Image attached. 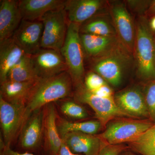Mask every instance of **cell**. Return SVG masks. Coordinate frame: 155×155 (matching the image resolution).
I'll list each match as a JSON object with an SVG mask.
<instances>
[{"label":"cell","mask_w":155,"mask_h":155,"mask_svg":"<svg viewBox=\"0 0 155 155\" xmlns=\"http://www.w3.org/2000/svg\"><path fill=\"white\" fill-rule=\"evenodd\" d=\"M73 85L67 71L52 77L39 79L31 90L25 104L22 126L35 111L70 96Z\"/></svg>","instance_id":"1"},{"label":"cell","mask_w":155,"mask_h":155,"mask_svg":"<svg viewBox=\"0 0 155 155\" xmlns=\"http://www.w3.org/2000/svg\"><path fill=\"white\" fill-rule=\"evenodd\" d=\"M132 54L119 41L103 54L91 59L92 70L107 83L119 86L133 62Z\"/></svg>","instance_id":"2"},{"label":"cell","mask_w":155,"mask_h":155,"mask_svg":"<svg viewBox=\"0 0 155 155\" xmlns=\"http://www.w3.org/2000/svg\"><path fill=\"white\" fill-rule=\"evenodd\" d=\"M133 54L139 77L155 80V39L144 17H140L136 25Z\"/></svg>","instance_id":"3"},{"label":"cell","mask_w":155,"mask_h":155,"mask_svg":"<svg viewBox=\"0 0 155 155\" xmlns=\"http://www.w3.org/2000/svg\"><path fill=\"white\" fill-rule=\"evenodd\" d=\"M80 25L69 22L64 44L61 52L67 67L73 85L82 84L84 76V53L81 41Z\"/></svg>","instance_id":"4"},{"label":"cell","mask_w":155,"mask_h":155,"mask_svg":"<svg viewBox=\"0 0 155 155\" xmlns=\"http://www.w3.org/2000/svg\"><path fill=\"white\" fill-rule=\"evenodd\" d=\"M154 124L147 120L117 118L108 122L104 131L97 135L108 144H122L137 138Z\"/></svg>","instance_id":"5"},{"label":"cell","mask_w":155,"mask_h":155,"mask_svg":"<svg viewBox=\"0 0 155 155\" xmlns=\"http://www.w3.org/2000/svg\"><path fill=\"white\" fill-rule=\"evenodd\" d=\"M64 8L49 11L41 19L43 25L42 48L61 51L66 39L69 24Z\"/></svg>","instance_id":"6"},{"label":"cell","mask_w":155,"mask_h":155,"mask_svg":"<svg viewBox=\"0 0 155 155\" xmlns=\"http://www.w3.org/2000/svg\"><path fill=\"white\" fill-rule=\"evenodd\" d=\"M74 99L75 101L88 105L94 111L96 117L102 127H106L111 120L120 117H129L115 102L114 97H100L87 89L84 84L75 86Z\"/></svg>","instance_id":"7"},{"label":"cell","mask_w":155,"mask_h":155,"mask_svg":"<svg viewBox=\"0 0 155 155\" xmlns=\"http://www.w3.org/2000/svg\"><path fill=\"white\" fill-rule=\"evenodd\" d=\"M25 110V105L11 104L0 97V123L6 147H11L20 134Z\"/></svg>","instance_id":"8"},{"label":"cell","mask_w":155,"mask_h":155,"mask_svg":"<svg viewBox=\"0 0 155 155\" xmlns=\"http://www.w3.org/2000/svg\"><path fill=\"white\" fill-rule=\"evenodd\" d=\"M110 14L119 41L133 54L136 25L125 3L115 1L110 5Z\"/></svg>","instance_id":"9"},{"label":"cell","mask_w":155,"mask_h":155,"mask_svg":"<svg viewBox=\"0 0 155 155\" xmlns=\"http://www.w3.org/2000/svg\"><path fill=\"white\" fill-rule=\"evenodd\" d=\"M31 63L39 78H47L67 71V67L61 51L41 48L31 55Z\"/></svg>","instance_id":"10"},{"label":"cell","mask_w":155,"mask_h":155,"mask_svg":"<svg viewBox=\"0 0 155 155\" xmlns=\"http://www.w3.org/2000/svg\"><path fill=\"white\" fill-rule=\"evenodd\" d=\"M43 29L41 21L22 19L12 38L25 54L31 55L41 48Z\"/></svg>","instance_id":"11"},{"label":"cell","mask_w":155,"mask_h":155,"mask_svg":"<svg viewBox=\"0 0 155 155\" xmlns=\"http://www.w3.org/2000/svg\"><path fill=\"white\" fill-rule=\"evenodd\" d=\"M43 119L44 107L34 112L22 126L19 143L23 152L33 153L39 149L43 138Z\"/></svg>","instance_id":"12"},{"label":"cell","mask_w":155,"mask_h":155,"mask_svg":"<svg viewBox=\"0 0 155 155\" xmlns=\"http://www.w3.org/2000/svg\"><path fill=\"white\" fill-rule=\"evenodd\" d=\"M114 98L117 106L130 118H150L144 94L139 89H126L116 93Z\"/></svg>","instance_id":"13"},{"label":"cell","mask_w":155,"mask_h":155,"mask_svg":"<svg viewBox=\"0 0 155 155\" xmlns=\"http://www.w3.org/2000/svg\"><path fill=\"white\" fill-rule=\"evenodd\" d=\"M57 111L54 103L44 107L43 149L46 155H58L62 144L57 126Z\"/></svg>","instance_id":"14"},{"label":"cell","mask_w":155,"mask_h":155,"mask_svg":"<svg viewBox=\"0 0 155 155\" xmlns=\"http://www.w3.org/2000/svg\"><path fill=\"white\" fill-rule=\"evenodd\" d=\"M69 150L75 153L98 155L104 142L97 135L70 132L61 137Z\"/></svg>","instance_id":"15"},{"label":"cell","mask_w":155,"mask_h":155,"mask_svg":"<svg viewBox=\"0 0 155 155\" xmlns=\"http://www.w3.org/2000/svg\"><path fill=\"white\" fill-rule=\"evenodd\" d=\"M104 3L101 0H67L64 8L69 22L81 25L99 12Z\"/></svg>","instance_id":"16"},{"label":"cell","mask_w":155,"mask_h":155,"mask_svg":"<svg viewBox=\"0 0 155 155\" xmlns=\"http://www.w3.org/2000/svg\"><path fill=\"white\" fill-rule=\"evenodd\" d=\"M18 2L15 0L0 1V41L12 37L22 21Z\"/></svg>","instance_id":"17"},{"label":"cell","mask_w":155,"mask_h":155,"mask_svg":"<svg viewBox=\"0 0 155 155\" xmlns=\"http://www.w3.org/2000/svg\"><path fill=\"white\" fill-rule=\"evenodd\" d=\"M65 2L64 0H20L18 5L22 19L40 21L49 11L64 8Z\"/></svg>","instance_id":"18"},{"label":"cell","mask_w":155,"mask_h":155,"mask_svg":"<svg viewBox=\"0 0 155 155\" xmlns=\"http://www.w3.org/2000/svg\"><path fill=\"white\" fill-rule=\"evenodd\" d=\"M25 54L12 37L0 41V82L6 80L9 71Z\"/></svg>","instance_id":"19"},{"label":"cell","mask_w":155,"mask_h":155,"mask_svg":"<svg viewBox=\"0 0 155 155\" xmlns=\"http://www.w3.org/2000/svg\"><path fill=\"white\" fill-rule=\"evenodd\" d=\"M37 81L27 82L5 81L1 84L0 97L11 104L25 105Z\"/></svg>","instance_id":"20"},{"label":"cell","mask_w":155,"mask_h":155,"mask_svg":"<svg viewBox=\"0 0 155 155\" xmlns=\"http://www.w3.org/2000/svg\"><path fill=\"white\" fill-rule=\"evenodd\" d=\"M84 55L93 59L108 51L119 41L116 36H103L80 33Z\"/></svg>","instance_id":"21"},{"label":"cell","mask_w":155,"mask_h":155,"mask_svg":"<svg viewBox=\"0 0 155 155\" xmlns=\"http://www.w3.org/2000/svg\"><path fill=\"white\" fill-rule=\"evenodd\" d=\"M80 33L103 36H116L112 20L105 16L96 14L80 25Z\"/></svg>","instance_id":"22"},{"label":"cell","mask_w":155,"mask_h":155,"mask_svg":"<svg viewBox=\"0 0 155 155\" xmlns=\"http://www.w3.org/2000/svg\"><path fill=\"white\" fill-rule=\"evenodd\" d=\"M57 123L58 132L61 137L67 134L73 132L96 135L102 127L98 120L75 122L58 117Z\"/></svg>","instance_id":"23"},{"label":"cell","mask_w":155,"mask_h":155,"mask_svg":"<svg viewBox=\"0 0 155 155\" xmlns=\"http://www.w3.org/2000/svg\"><path fill=\"white\" fill-rule=\"evenodd\" d=\"M39 79L32 66L31 55L25 54L9 71L6 80L27 82Z\"/></svg>","instance_id":"24"},{"label":"cell","mask_w":155,"mask_h":155,"mask_svg":"<svg viewBox=\"0 0 155 155\" xmlns=\"http://www.w3.org/2000/svg\"><path fill=\"white\" fill-rule=\"evenodd\" d=\"M127 144L131 149L142 155H155V123Z\"/></svg>","instance_id":"25"},{"label":"cell","mask_w":155,"mask_h":155,"mask_svg":"<svg viewBox=\"0 0 155 155\" xmlns=\"http://www.w3.org/2000/svg\"><path fill=\"white\" fill-rule=\"evenodd\" d=\"M60 110L64 115L72 119H86L88 117L87 111L76 102L66 100L61 104Z\"/></svg>","instance_id":"26"},{"label":"cell","mask_w":155,"mask_h":155,"mask_svg":"<svg viewBox=\"0 0 155 155\" xmlns=\"http://www.w3.org/2000/svg\"><path fill=\"white\" fill-rule=\"evenodd\" d=\"M145 91V100L150 119L155 123V80L151 81Z\"/></svg>","instance_id":"27"},{"label":"cell","mask_w":155,"mask_h":155,"mask_svg":"<svg viewBox=\"0 0 155 155\" xmlns=\"http://www.w3.org/2000/svg\"><path fill=\"white\" fill-rule=\"evenodd\" d=\"M107 84V81L101 75L93 71L89 72L84 78V86L87 89L91 91Z\"/></svg>","instance_id":"28"},{"label":"cell","mask_w":155,"mask_h":155,"mask_svg":"<svg viewBox=\"0 0 155 155\" xmlns=\"http://www.w3.org/2000/svg\"><path fill=\"white\" fill-rule=\"evenodd\" d=\"M124 145H111L104 143L98 155H119L126 149Z\"/></svg>","instance_id":"29"},{"label":"cell","mask_w":155,"mask_h":155,"mask_svg":"<svg viewBox=\"0 0 155 155\" xmlns=\"http://www.w3.org/2000/svg\"><path fill=\"white\" fill-rule=\"evenodd\" d=\"M151 1H127L126 3L129 8L139 14H146Z\"/></svg>","instance_id":"30"},{"label":"cell","mask_w":155,"mask_h":155,"mask_svg":"<svg viewBox=\"0 0 155 155\" xmlns=\"http://www.w3.org/2000/svg\"><path fill=\"white\" fill-rule=\"evenodd\" d=\"M90 92L93 94L100 97L107 98L114 97V95L113 90L109 86L108 84L103 85L96 90Z\"/></svg>","instance_id":"31"},{"label":"cell","mask_w":155,"mask_h":155,"mask_svg":"<svg viewBox=\"0 0 155 155\" xmlns=\"http://www.w3.org/2000/svg\"><path fill=\"white\" fill-rule=\"evenodd\" d=\"M0 155H35L33 153L28 152H19L14 150L11 147H6L1 150Z\"/></svg>","instance_id":"32"},{"label":"cell","mask_w":155,"mask_h":155,"mask_svg":"<svg viewBox=\"0 0 155 155\" xmlns=\"http://www.w3.org/2000/svg\"><path fill=\"white\" fill-rule=\"evenodd\" d=\"M62 140L63 141H62V145H61V149L59 150L58 155H82L72 152L69 150L67 145L65 144L63 140Z\"/></svg>","instance_id":"33"},{"label":"cell","mask_w":155,"mask_h":155,"mask_svg":"<svg viewBox=\"0 0 155 155\" xmlns=\"http://www.w3.org/2000/svg\"><path fill=\"white\" fill-rule=\"evenodd\" d=\"M146 14L149 15H155V0L151 1V2Z\"/></svg>","instance_id":"34"},{"label":"cell","mask_w":155,"mask_h":155,"mask_svg":"<svg viewBox=\"0 0 155 155\" xmlns=\"http://www.w3.org/2000/svg\"><path fill=\"white\" fill-rule=\"evenodd\" d=\"M150 27L151 29L155 31V16L151 20L150 23Z\"/></svg>","instance_id":"35"},{"label":"cell","mask_w":155,"mask_h":155,"mask_svg":"<svg viewBox=\"0 0 155 155\" xmlns=\"http://www.w3.org/2000/svg\"><path fill=\"white\" fill-rule=\"evenodd\" d=\"M125 150L122 152L119 155H136L130 152H125Z\"/></svg>","instance_id":"36"}]
</instances>
